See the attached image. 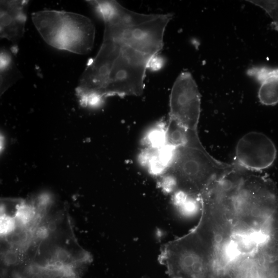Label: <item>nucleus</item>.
Returning <instances> with one entry per match:
<instances>
[{"label": "nucleus", "instance_id": "9", "mask_svg": "<svg viewBox=\"0 0 278 278\" xmlns=\"http://www.w3.org/2000/svg\"><path fill=\"white\" fill-rule=\"evenodd\" d=\"M15 54L10 49L2 48L0 55L1 94L22 77L15 63Z\"/></svg>", "mask_w": 278, "mask_h": 278}, {"label": "nucleus", "instance_id": "1", "mask_svg": "<svg viewBox=\"0 0 278 278\" xmlns=\"http://www.w3.org/2000/svg\"><path fill=\"white\" fill-rule=\"evenodd\" d=\"M154 58L105 29L100 47L88 61L76 89L81 104L96 106L111 96H140Z\"/></svg>", "mask_w": 278, "mask_h": 278}, {"label": "nucleus", "instance_id": "6", "mask_svg": "<svg viewBox=\"0 0 278 278\" xmlns=\"http://www.w3.org/2000/svg\"><path fill=\"white\" fill-rule=\"evenodd\" d=\"M28 1H1L0 37L10 41L11 50L18 51V43L25 31Z\"/></svg>", "mask_w": 278, "mask_h": 278}, {"label": "nucleus", "instance_id": "5", "mask_svg": "<svg viewBox=\"0 0 278 278\" xmlns=\"http://www.w3.org/2000/svg\"><path fill=\"white\" fill-rule=\"evenodd\" d=\"M236 164L252 170H260L272 165L276 149L272 141L265 134L251 131L242 136L236 147Z\"/></svg>", "mask_w": 278, "mask_h": 278}, {"label": "nucleus", "instance_id": "4", "mask_svg": "<svg viewBox=\"0 0 278 278\" xmlns=\"http://www.w3.org/2000/svg\"><path fill=\"white\" fill-rule=\"evenodd\" d=\"M169 108L170 118L187 129L197 130L201 112V95L189 72H182L176 79L170 92Z\"/></svg>", "mask_w": 278, "mask_h": 278}, {"label": "nucleus", "instance_id": "2", "mask_svg": "<svg viewBox=\"0 0 278 278\" xmlns=\"http://www.w3.org/2000/svg\"><path fill=\"white\" fill-rule=\"evenodd\" d=\"M238 166L217 160L202 145L182 146L173 149L168 164L160 176L159 185L167 193L180 192L199 198L213 182Z\"/></svg>", "mask_w": 278, "mask_h": 278}, {"label": "nucleus", "instance_id": "3", "mask_svg": "<svg viewBox=\"0 0 278 278\" xmlns=\"http://www.w3.org/2000/svg\"><path fill=\"white\" fill-rule=\"evenodd\" d=\"M31 19L43 40L55 48L85 55L93 47L95 28L91 19L72 12L44 10Z\"/></svg>", "mask_w": 278, "mask_h": 278}, {"label": "nucleus", "instance_id": "8", "mask_svg": "<svg viewBox=\"0 0 278 278\" xmlns=\"http://www.w3.org/2000/svg\"><path fill=\"white\" fill-rule=\"evenodd\" d=\"M164 137L165 144L173 149L184 146H198L202 145L197 130L187 129L170 118Z\"/></svg>", "mask_w": 278, "mask_h": 278}, {"label": "nucleus", "instance_id": "10", "mask_svg": "<svg viewBox=\"0 0 278 278\" xmlns=\"http://www.w3.org/2000/svg\"><path fill=\"white\" fill-rule=\"evenodd\" d=\"M141 278H148V277L146 276H143V277H142Z\"/></svg>", "mask_w": 278, "mask_h": 278}, {"label": "nucleus", "instance_id": "7", "mask_svg": "<svg viewBox=\"0 0 278 278\" xmlns=\"http://www.w3.org/2000/svg\"><path fill=\"white\" fill-rule=\"evenodd\" d=\"M246 73L260 85L258 98L261 103L266 106L278 103V68L254 66L248 68Z\"/></svg>", "mask_w": 278, "mask_h": 278}]
</instances>
